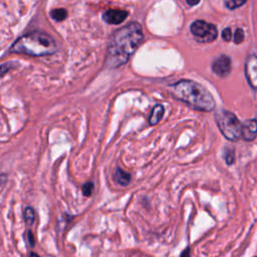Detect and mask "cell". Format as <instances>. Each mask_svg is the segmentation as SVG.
I'll return each mask as SVG.
<instances>
[{"label": "cell", "mask_w": 257, "mask_h": 257, "mask_svg": "<svg viewBox=\"0 0 257 257\" xmlns=\"http://www.w3.org/2000/svg\"><path fill=\"white\" fill-rule=\"evenodd\" d=\"M143 40V28L138 22H132L116 30L107 46L105 66L116 68L123 65L136 52Z\"/></svg>", "instance_id": "6da1fadb"}, {"label": "cell", "mask_w": 257, "mask_h": 257, "mask_svg": "<svg viewBox=\"0 0 257 257\" xmlns=\"http://www.w3.org/2000/svg\"><path fill=\"white\" fill-rule=\"evenodd\" d=\"M170 91L177 99L200 111H211L216 106L212 93L204 85L194 80L182 79L173 83L170 85Z\"/></svg>", "instance_id": "7a4b0ae2"}, {"label": "cell", "mask_w": 257, "mask_h": 257, "mask_svg": "<svg viewBox=\"0 0 257 257\" xmlns=\"http://www.w3.org/2000/svg\"><path fill=\"white\" fill-rule=\"evenodd\" d=\"M10 52L31 56L50 55L57 51L54 39L44 32H29L19 37L10 47Z\"/></svg>", "instance_id": "3957f363"}, {"label": "cell", "mask_w": 257, "mask_h": 257, "mask_svg": "<svg viewBox=\"0 0 257 257\" xmlns=\"http://www.w3.org/2000/svg\"><path fill=\"white\" fill-rule=\"evenodd\" d=\"M215 120L219 131L228 141L238 142L242 140L244 122H241L233 112L220 109L215 113Z\"/></svg>", "instance_id": "277c9868"}, {"label": "cell", "mask_w": 257, "mask_h": 257, "mask_svg": "<svg viewBox=\"0 0 257 257\" xmlns=\"http://www.w3.org/2000/svg\"><path fill=\"white\" fill-rule=\"evenodd\" d=\"M190 31L195 40L201 43L214 41L218 36L217 27L204 20H196L190 26Z\"/></svg>", "instance_id": "5b68a950"}, {"label": "cell", "mask_w": 257, "mask_h": 257, "mask_svg": "<svg viewBox=\"0 0 257 257\" xmlns=\"http://www.w3.org/2000/svg\"><path fill=\"white\" fill-rule=\"evenodd\" d=\"M244 71L248 84L253 88L257 89V56L249 55L244 63Z\"/></svg>", "instance_id": "8992f818"}, {"label": "cell", "mask_w": 257, "mask_h": 257, "mask_svg": "<svg viewBox=\"0 0 257 257\" xmlns=\"http://www.w3.org/2000/svg\"><path fill=\"white\" fill-rule=\"evenodd\" d=\"M232 69L231 58L228 55L222 54L214 59L212 63V70L220 77H226L229 75Z\"/></svg>", "instance_id": "52a82bcc"}, {"label": "cell", "mask_w": 257, "mask_h": 257, "mask_svg": "<svg viewBox=\"0 0 257 257\" xmlns=\"http://www.w3.org/2000/svg\"><path fill=\"white\" fill-rule=\"evenodd\" d=\"M127 17V11L118 9H108L103 12L102 19L108 24H120Z\"/></svg>", "instance_id": "ba28073f"}, {"label": "cell", "mask_w": 257, "mask_h": 257, "mask_svg": "<svg viewBox=\"0 0 257 257\" xmlns=\"http://www.w3.org/2000/svg\"><path fill=\"white\" fill-rule=\"evenodd\" d=\"M257 137V119H247L244 121L242 140L251 142Z\"/></svg>", "instance_id": "9c48e42d"}, {"label": "cell", "mask_w": 257, "mask_h": 257, "mask_svg": "<svg viewBox=\"0 0 257 257\" xmlns=\"http://www.w3.org/2000/svg\"><path fill=\"white\" fill-rule=\"evenodd\" d=\"M164 106L162 104H156L154 106V108L152 109V112H151V115L149 117V123L152 124V125H155L157 124L161 118L163 117V114H164Z\"/></svg>", "instance_id": "30bf717a"}, {"label": "cell", "mask_w": 257, "mask_h": 257, "mask_svg": "<svg viewBox=\"0 0 257 257\" xmlns=\"http://www.w3.org/2000/svg\"><path fill=\"white\" fill-rule=\"evenodd\" d=\"M114 179L117 184L121 186H126L131 182V176L128 173L124 172L121 169H117L114 173Z\"/></svg>", "instance_id": "8fae6325"}, {"label": "cell", "mask_w": 257, "mask_h": 257, "mask_svg": "<svg viewBox=\"0 0 257 257\" xmlns=\"http://www.w3.org/2000/svg\"><path fill=\"white\" fill-rule=\"evenodd\" d=\"M50 16L55 21H62V20H64L66 18L67 11L64 8H56V9L51 10Z\"/></svg>", "instance_id": "7c38bea8"}, {"label": "cell", "mask_w": 257, "mask_h": 257, "mask_svg": "<svg viewBox=\"0 0 257 257\" xmlns=\"http://www.w3.org/2000/svg\"><path fill=\"white\" fill-rule=\"evenodd\" d=\"M23 217H24V221H25L26 225H28V226L32 225L34 223V220H35V212H34L33 208L26 207L24 209Z\"/></svg>", "instance_id": "4fadbf2b"}, {"label": "cell", "mask_w": 257, "mask_h": 257, "mask_svg": "<svg viewBox=\"0 0 257 257\" xmlns=\"http://www.w3.org/2000/svg\"><path fill=\"white\" fill-rule=\"evenodd\" d=\"M245 3H246V1H238V0H229V1L224 2L225 6L230 10H234V9L244 5Z\"/></svg>", "instance_id": "5bb4252c"}, {"label": "cell", "mask_w": 257, "mask_h": 257, "mask_svg": "<svg viewBox=\"0 0 257 257\" xmlns=\"http://www.w3.org/2000/svg\"><path fill=\"white\" fill-rule=\"evenodd\" d=\"M244 30L242 28H237L234 32V35H233V38H234V42L236 44H239V43H242L243 40H244Z\"/></svg>", "instance_id": "9a60e30c"}, {"label": "cell", "mask_w": 257, "mask_h": 257, "mask_svg": "<svg viewBox=\"0 0 257 257\" xmlns=\"http://www.w3.org/2000/svg\"><path fill=\"white\" fill-rule=\"evenodd\" d=\"M224 159L227 163V165H232L235 162V154L233 150H226L225 155H224Z\"/></svg>", "instance_id": "2e32d148"}, {"label": "cell", "mask_w": 257, "mask_h": 257, "mask_svg": "<svg viewBox=\"0 0 257 257\" xmlns=\"http://www.w3.org/2000/svg\"><path fill=\"white\" fill-rule=\"evenodd\" d=\"M24 238H25V241L26 243L28 244L29 247H34L35 246V239H34V236H33V233L30 231V230H27L25 232V235H24Z\"/></svg>", "instance_id": "e0dca14e"}, {"label": "cell", "mask_w": 257, "mask_h": 257, "mask_svg": "<svg viewBox=\"0 0 257 257\" xmlns=\"http://www.w3.org/2000/svg\"><path fill=\"white\" fill-rule=\"evenodd\" d=\"M93 191V184L91 182L89 183H85L83 186H82V193L84 196H90L91 193Z\"/></svg>", "instance_id": "ac0fdd59"}, {"label": "cell", "mask_w": 257, "mask_h": 257, "mask_svg": "<svg viewBox=\"0 0 257 257\" xmlns=\"http://www.w3.org/2000/svg\"><path fill=\"white\" fill-rule=\"evenodd\" d=\"M222 38L225 41H230L232 39V30L230 27L224 28L222 31Z\"/></svg>", "instance_id": "d6986e66"}, {"label": "cell", "mask_w": 257, "mask_h": 257, "mask_svg": "<svg viewBox=\"0 0 257 257\" xmlns=\"http://www.w3.org/2000/svg\"><path fill=\"white\" fill-rule=\"evenodd\" d=\"M180 257H191V251H190V247H186L184 250H182Z\"/></svg>", "instance_id": "ffe728a7"}, {"label": "cell", "mask_w": 257, "mask_h": 257, "mask_svg": "<svg viewBox=\"0 0 257 257\" xmlns=\"http://www.w3.org/2000/svg\"><path fill=\"white\" fill-rule=\"evenodd\" d=\"M187 4L190 5V6H194V5L199 4V1H198V2H190V1H187Z\"/></svg>", "instance_id": "44dd1931"}, {"label": "cell", "mask_w": 257, "mask_h": 257, "mask_svg": "<svg viewBox=\"0 0 257 257\" xmlns=\"http://www.w3.org/2000/svg\"><path fill=\"white\" fill-rule=\"evenodd\" d=\"M29 257H40L38 254H36L35 252H31L30 254H29Z\"/></svg>", "instance_id": "7402d4cb"}, {"label": "cell", "mask_w": 257, "mask_h": 257, "mask_svg": "<svg viewBox=\"0 0 257 257\" xmlns=\"http://www.w3.org/2000/svg\"><path fill=\"white\" fill-rule=\"evenodd\" d=\"M255 257H257V256H255Z\"/></svg>", "instance_id": "603a6c76"}]
</instances>
